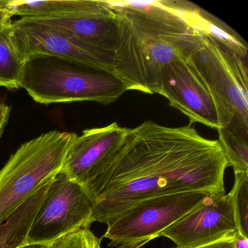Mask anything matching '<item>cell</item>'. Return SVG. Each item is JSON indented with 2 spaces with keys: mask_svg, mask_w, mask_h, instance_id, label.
Segmentation results:
<instances>
[{
  "mask_svg": "<svg viewBox=\"0 0 248 248\" xmlns=\"http://www.w3.org/2000/svg\"><path fill=\"white\" fill-rule=\"evenodd\" d=\"M228 167L217 140L190 124L170 127L146 121L127 128L98 173L85 186L95 222L107 224L139 202L186 191L225 192Z\"/></svg>",
  "mask_w": 248,
  "mask_h": 248,
  "instance_id": "cell-1",
  "label": "cell"
},
{
  "mask_svg": "<svg viewBox=\"0 0 248 248\" xmlns=\"http://www.w3.org/2000/svg\"><path fill=\"white\" fill-rule=\"evenodd\" d=\"M117 14L113 72L127 91L158 94L162 70L188 59L201 34L165 1H110Z\"/></svg>",
  "mask_w": 248,
  "mask_h": 248,
  "instance_id": "cell-2",
  "label": "cell"
},
{
  "mask_svg": "<svg viewBox=\"0 0 248 248\" xmlns=\"http://www.w3.org/2000/svg\"><path fill=\"white\" fill-rule=\"evenodd\" d=\"M21 88L36 102L47 105L82 101L109 105L127 91L109 69L44 54L27 59Z\"/></svg>",
  "mask_w": 248,
  "mask_h": 248,
  "instance_id": "cell-3",
  "label": "cell"
},
{
  "mask_svg": "<svg viewBox=\"0 0 248 248\" xmlns=\"http://www.w3.org/2000/svg\"><path fill=\"white\" fill-rule=\"evenodd\" d=\"M248 57L201 34L188 58L208 88L218 111L220 128L248 140Z\"/></svg>",
  "mask_w": 248,
  "mask_h": 248,
  "instance_id": "cell-4",
  "label": "cell"
},
{
  "mask_svg": "<svg viewBox=\"0 0 248 248\" xmlns=\"http://www.w3.org/2000/svg\"><path fill=\"white\" fill-rule=\"evenodd\" d=\"M78 135L53 130L23 143L0 170V223L56 176Z\"/></svg>",
  "mask_w": 248,
  "mask_h": 248,
  "instance_id": "cell-5",
  "label": "cell"
},
{
  "mask_svg": "<svg viewBox=\"0 0 248 248\" xmlns=\"http://www.w3.org/2000/svg\"><path fill=\"white\" fill-rule=\"evenodd\" d=\"M210 193L186 191L165 194L136 203L107 223L101 239L111 248H142L168 226L198 205Z\"/></svg>",
  "mask_w": 248,
  "mask_h": 248,
  "instance_id": "cell-6",
  "label": "cell"
},
{
  "mask_svg": "<svg viewBox=\"0 0 248 248\" xmlns=\"http://www.w3.org/2000/svg\"><path fill=\"white\" fill-rule=\"evenodd\" d=\"M94 203L84 186L59 173L33 220L28 245H43L94 223Z\"/></svg>",
  "mask_w": 248,
  "mask_h": 248,
  "instance_id": "cell-7",
  "label": "cell"
},
{
  "mask_svg": "<svg viewBox=\"0 0 248 248\" xmlns=\"http://www.w3.org/2000/svg\"><path fill=\"white\" fill-rule=\"evenodd\" d=\"M11 38L24 61L35 54L79 61L113 72L114 55L95 48L63 31L30 18L11 23Z\"/></svg>",
  "mask_w": 248,
  "mask_h": 248,
  "instance_id": "cell-8",
  "label": "cell"
},
{
  "mask_svg": "<svg viewBox=\"0 0 248 248\" xmlns=\"http://www.w3.org/2000/svg\"><path fill=\"white\" fill-rule=\"evenodd\" d=\"M236 231L230 194L221 192L207 195L198 205L168 226L160 236L172 241L175 248H194L217 242Z\"/></svg>",
  "mask_w": 248,
  "mask_h": 248,
  "instance_id": "cell-9",
  "label": "cell"
},
{
  "mask_svg": "<svg viewBox=\"0 0 248 248\" xmlns=\"http://www.w3.org/2000/svg\"><path fill=\"white\" fill-rule=\"evenodd\" d=\"M158 94L191 123L220 128L218 111L211 93L188 59L168 64L161 73Z\"/></svg>",
  "mask_w": 248,
  "mask_h": 248,
  "instance_id": "cell-10",
  "label": "cell"
},
{
  "mask_svg": "<svg viewBox=\"0 0 248 248\" xmlns=\"http://www.w3.org/2000/svg\"><path fill=\"white\" fill-rule=\"evenodd\" d=\"M127 130L113 123L84 130L71 144L59 172L85 186L98 173Z\"/></svg>",
  "mask_w": 248,
  "mask_h": 248,
  "instance_id": "cell-11",
  "label": "cell"
},
{
  "mask_svg": "<svg viewBox=\"0 0 248 248\" xmlns=\"http://www.w3.org/2000/svg\"><path fill=\"white\" fill-rule=\"evenodd\" d=\"M32 19L54 27L85 44L114 55L117 43V19L110 1H101L96 9L77 16Z\"/></svg>",
  "mask_w": 248,
  "mask_h": 248,
  "instance_id": "cell-12",
  "label": "cell"
},
{
  "mask_svg": "<svg viewBox=\"0 0 248 248\" xmlns=\"http://www.w3.org/2000/svg\"><path fill=\"white\" fill-rule=\"evenodd\" d=\"M166 2L200 34L210 36L238 54L248 57V44L236 31L220 20L188 2Z\"/></svg>",
  "mask_w": 248,
  "mask_h": 248,
  "instance_id": "cell-13",
  "label": "cell"
},
{
  "mask_svg": "<svg viewBox=\"0 0 248 248\" xmlns=\"http://www.w3.org/2000/svg\"><path fill=\"white\" fill-rule=\"evenodd\" d=\"M53 178L44 183L0 223V248H21L28 245L27 237L30 228Z\"/></svg>",
  "mask_w": 248,
  "mask_h": 248,
  "instance_id": "cell-14",
  "label": "cell"
},
{
  "mask_svg": "<svg viewBox=\"0 0 248 248\" xmlns=\"http://www.w3.org/2000/svg\"><path fill=\"white\" fill-rule=\"evenodd\" d=\"M98 0H63V1H27L8 0L5 8L12 17L21 18H65L77 16L96 9Z\"/></svg>",
  "mask_w": 248,
  "mask_h": 248,
  "instance_id": "cell-15",
  "label": "cell"
},
{
  "mask_svg": "<svg viewBox=\"0 0 248 248\" xmlns=\"http://www.w3.org/2000/svg\"><path fill=\"white\" fill-rule=\"evenodd\" d=\"M11 23L0 28V87L16 90L21 88L26 61L13 43Z\"/></svg>",
  "mask_w": 248,
  "mask_h": 248,
  "instance_id": "cell-16",
  "label": "cell"
},
{
  "mask_svg": "<svg viewBox=\"0 0 248 248\" xmlns=\"http://www.w3.org/2000/svg\"><path fill=\"white\" fill-rule=\"evenodd\" d=\"M218 142L228 166L234 172L248 171V142L225 128H219Z\"/></svg>",
  "mask_w": 248,
  "mask_h": 248,
  "instance_id": "cell-17",
  "label": "cell"
},
{
  "mask_svg": "<svg viewBox=\"0 0 248 248\" xmlns=\"http://www.w3.org/2000/svg\"><path fill=\"white\" fill-rule=\"evenodd\" d=\"M229 194L237 232L248 238V171L234 172V183Z\"/></svg>",
  "mask_w": 248,
  "mask_h": 248,
  "instance_id": "cell-18",
  "label": "cell"
},
{
  "mask_svg": "<svg viewBox=\"0 0 248 248\" xmlns=\"http://www.w3.org/2000/svg\"><path fill=\"white\" fill-rule=\"evenodd\" d=\"M39 248H102L101 239L97 237L90 229L62 236L50 243L40 245Z\"/></svg>",
  "mask_w": 248,
  "mask_h": 248,
  "instance_id": "cell-19",
  "label": "cell"
},
{
  "mask_svg": "<svg viewBox=\"0 0 248 248\" xmlns=\"http://www.w3.org/2000/svg\"><path fill=\"white\" fill-rule=\"evenodd\" d=\"M11 114V107L3 101H0V139L2 138Z\"/></svg>",
  "mask_w": 248,
  "mask_h": 248,
  "instance_id": "cell-20",
  "label": "cell"
},
{
  "mask_svg": "<svg viewBox=\"0 0 248 248\" xmlns=\"http://www.w3.org/2000/svg\"><path fill=\"white\" fill-rule=\"evenodd\" d=\"M233 234L223 238L217 242L194 248H235L233 244Z\"/></svg>",
  "mask_w": 248,
  "mask_h": 248,
  "instance_id": "cell-21",
  "label": "cell"
},
{
  "mask_svg": "<svg viewBox=\"0 0 248 248\" xmlns=\"http://www.w3.org/2000/svg\"><path fill=\"white\" fill-rule=\"evenodd\" d=\"M233 244L235 248H248V238L236 231L233 234Z\"/></svg>",
  "mask_w": 248,
  "mask_h": 248,
  "instance_id": "cell-22",
  "label": "cell"
},
{
  "mask_svg": "<svg viewBox=\"0 0 248 248\" xmlns=\"http://www.w3.org/2000/svg\"><path fill=\"white\" fill-rule=\"evenodd\" d=\"M12 16L4 7L0 6V28L11 22Z\"/></svg>",
  "mask_w": 248,
  "mask_h": 248,
  "instance_id": "cell-23",
  "label": "cell"
},
{
  "mask_svg": "<svg viewBox=\"0 0 248 248\" xmlns=\"http://www.w3.org/2000/svg\"><path fill=\"white\" fill-rule=\"evenodd\" d=\"M40 245H27L25 247H22L21 248H39Z\"/></svg>",
  "mask_w": 248,
  "mask_h": 248,
  "instance_id": "cell-24",
  "label": "cell"
}]
</instances>
